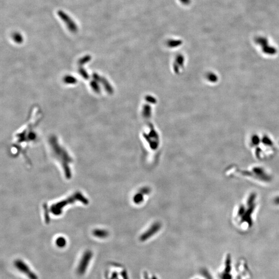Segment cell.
Masks as SVG:
<instances>
[{
  "mask_svg": "<svg viewBox=\"0 0 279 279\" xmlns=\"http://www.w3.org/2000/svg\"><path fill=\"white\" fill-rule=\"evenodd\" d=\"M153 279H157V278H156V277H153Z\"/></svg>",
  "mask_w": 279,
  "mask_h": 279,
  "instance_id": "8",
  "label": "cell"
},
{
  "mask_svg": "<svg viewBox=\"0 0 279 279\" xmlns=\"http://www.w3.org/2000/svg\"><path fill=\"white\" fill-rule=\"evenodd\" d=\"M14 265L22 273L26 275L30 279H38L36 275L30 269L26 263L21 260H16Z\"/></svg>",
  "mask_w": 279,
  "mask_h": 279,
  "instance_id": "1",
  "label": "cell"
},
{
  "mask_svg": "<svg viewBox=\"0 0 279 279\" xmlns=\"http://www.w3.org/2000/svg\"><path fill=\"white\" fill-rule=\"evenodd\" d=\"M13 39L16 42L21 43L22 41V37L21 35L18 33H16L13 35Z\"/></svg>",
  "mask_w": 279,
  "mask_h": 279,
  "instance_id": "5",
  "label": "cell"
},
{
  "mask_svg": "<svg viewBox=\"0 0 279 279\" xmlns=\"http://www.w3.org/2000/svg\"><path fill=\"white\" fill-rule=\"evenodd\" d=\"M56 244L58 247H64L66 245V240L63 238H59L56 240Z\"/></svg>",
  "mask_w": 279,
  "mask_h": 279,
  "instance_id": "4",
  "label": "cell"
},
{
  "mask_svg": "<svg viewBox=\"0 0 279 279\" xmlns=\"http://www.w3.org/2000/svg\"><path fill=\"white\" fill-rule=\"evenodd\" d=\"M117 273H113L112 277L110 279H117Z\"/></svg>",
  "mask_w": 279,
  "mask_h": 279,
  "instance_id": "6",
  "label": "cell"
},
{
  "mask_svg": "<svg viewBox=\"0 0 279 279\" xmlns=\"http://www.w3.org/2000/svg\"><path fill=\"white\" fill-rule=\"evenodd\" d=\"M92 256L93 253L91 251H86L83 254L78 266V273L79 275H83L86 271Z\"/></svg>",
  "mask_w": 279,
  "mask_h": 279,
  "instance_id": "2",
  "label": "cell"
},
{
  "mask_svg": "<svg viewBox=\"0 0 279 279\" xmlns=\"http://www.w3.org/2000/svg\"><path fill=\"white\" fill-rule=\"evenodd\" d=\"M182 3L184 4H188L190 2V0H180Z\"/></svg>",
  "mask_w": 279,
  "mask_h": 279,
  "instance_id": "7",
  "label": "cell"
},
{
  "mask_svg": "<svg viewBox=\"0 0 279 279\" xmlns=\"http://www.w3.org/2000/svg\"><path fill=\"white\" fill-rule=\"evenodd\" d=\"M58 15L66 23L69 30L71 31L72 32H75L77 31V26L75 23H74L72 20L67 14H66L63 11H60L58 12Z\"/></svg>",
  "mask_w": 279,
  "mask_h": 279,
  "instance_id": "3",
  "label": "cell"
}]
</instances>
